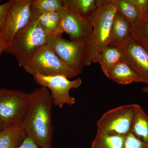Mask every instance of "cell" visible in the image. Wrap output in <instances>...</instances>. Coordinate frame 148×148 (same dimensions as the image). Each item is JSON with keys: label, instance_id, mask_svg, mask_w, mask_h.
Masks as SVG:
<instances>
[{"label": "cell", "instance_id": "obj_1", "mask_svg": "<svg viewBox=\"0 0 148 148\" xmlns=\"http://www.w3.org/2000/svg\"><path fill=\"white\" fill-rule=\"evenodd\" d=\"M53 106L50 91L47 88L41 86L31 92L21 126L27 137L40 148L53 146Z\"/></svg>", "mask_w": 148, "mask_h": 148}, {"label": "cell", "instance_id": "obj_2", "mask_svg": "<svg viewBox=\"0 0 148 148\" xmlns=\"http://www.w3.org/2000/svg\"><path fill=\"white\" fill-rule=\"evenodd\" d=\"M116 12L111 0H104L90 21L91 34L86 40V66H90L110 44L113 20Z\"/></svg>", "mask_w": 148, "mask_h": 148}, {"label": "cell", "instance_id": "obj_3", "mask_svg": "<svg viewBox=\"0 0 148 148\" xmlns=\"http://www.w3.org/2000/svg\"><path fill=\"white\" fill-rule=\"evenodd\" d=\"M51 36L40 26L37 14L32 12L29 23L16 34L4 52L12 56L22 67L39 48L47 44Z\"/></svg>", "mask_w": 148, "mask_h": 148}, {"label": "cell", "instance_id": "obj_4", "mask_svg": "<svg viewBox=\"0 0 148 148\" xmlns=\"http://www.w3.org/2000/svg\"><path fill=\"white\" fill-rule=\"evenodd\" d=\"M22 68L32 76L61 75L71 79L79 74L61 61L47 44L39 48Z\"/></svg>", "mask_w": 148, "mask_h": 148}, {"label": "cell", "instance_id": "obj_5", "mask_svg": "<svg viewBox=\"0 0 148 148\" xmlns=\"http://www.w3.org/2000/svg\"><path fill=\"white\" fill-rule=\"evenodd\" d=\"M31 93L0 88V127L2 130L21 124L29 105Z\"/></svg>", "mask_w": 148, "mask_h": 148}, {"label": "cell", "instance_id": "obj_6", "mask_svg": "<svg viewBox=\"0 0 148 148\" xmlns=\"http://www.w3.org/2000/svg\"><path fill=\"white\" fill-rule=\"evenodd\" d=\"M47 45L69 68L79 74L82 72L86 66V40H69L62 36H52Z\"/></svg>", "mask_w": 148, "mask_h": 148}, {"label": "cell", "instance_id": "obj_7", "mask_svg": "<svg viewBox=\"0 0 148 148\" xmlns=\"http://www.w3.org/2000/svg\"><path fill=\"white\" fill-rule=\"evenodd\" d=\"M33 77L37 84L49 90L53 106L61 108L65 105L71 106L75 104V99L71 96L70 92L72 89L78 88L81 86L82 81L80 78L70 80L67 77L61 75H37Z\"/></svg>", "mask_w": 148, "mask_h": 148}, {"label": "cell", "instance_id": "obj_8", "mask_svg": "<svg viewBox=\"0 0 148 148\" xmlns=\"http://www.w3.org/2000/svg\"><path fill=\"white\" fill-rule=\"evenodd\" d=\"M32 1H12L0 32V40L5 49L10 44L16 34L30 21L32 14Z\"/></svg>", "mask_w": 148, "mask_h": 148}, {"label": "cell", "instance_id": "obj_9", "mask_svg": "<svg viewBox=\"0 0 148 148\" xmlns=\"http://www.w3.org/2000/svg\"><path fill=\"white\" fill-rule=\"evenodd\" d=\"M133 114L134 104L107 111L97 122V132L125 137L130 132Z\"/></svg>", "mask_w": 148, "mask_h": 148}, {"label": "cell", "instance_id": "obj_10", "mask_svg": "<svg viewBox=\"0 0 148 148\" xmlns=\"http://www.w3.org/2000/svg\"><path fill=\"white\" fill-rule=\"evenodd\" d=\"M125 61L148 86V52L131 37L119 46Z\"/></svg>", "mask_w": 148, "mask_h": 148}, {"label": "cell", "instance_id": "obj_11", "mask_svg": "<svg viewBox=\"0 0 148 148\" xmlns=\"http://www.w3.org/2000/svg\"><path fill=\"white\" fill-rule=\"evenodd\" d=\"M61 12V29L63 34L66 33L74 40L87 39L92 31L90 21L65 7Z\"/></svg>", "mask_w": 148, "mask_h": 148}, {"label": "cell", "instance_id": "obj_12", "mask_svg": "<svg viewBox=\"0 0 148 148\" xmlns=\"http://www.w3.org/2000/svg\"><path fill=\"white\" fill-rule=\"evenodd\" d=\"M63 5L71 10L90 22L104 0H61Z\"/></svg>", "mask_w": 148, "mask_h": 148}, {"label": "cell", "instance_id": "obj_13", "mask_svg": "<svg viewBox=\"0 0 148 148\" xmlns=\"http://www.w3.org/2000/svg\"><path fill=\"white\" fill-rule=\"evenodd\" d=\"M132 27V24L116 11L113 20L110 45L119 46L124 43L130 36Z\"/></svg>", "mask_w": 148, "mask_h": 148}, {"label": "cell", "instance_id": "obj_14", "mask_svg": "<svg viewBox=\"0 0 148 148\" xmlns=\"http://www.w3.org/2000/svg\"><path fill=\"white\" fill-rule=\"evenodd\" d=\"M107 77L118 84L127 85L132 83L142 82L139 75L125 62L122 61L116 65Z\"/></svg>", "mask_w": 148, "mask_h": 148}, {"label": "cell", "instance_id": "obj_15", "mask_svg": "<svg viewBox=\"0 0 148 148\" xmlns=\"http://www.w3.org/2000/svg\"><path fill=\"white\" fill-rule=\"evenodd\" d=\"M123 55L120 47L110 45L98 56L95 63L100 64L103 73L108 77L113 68L123 61Z\"/></svg>", "mask_w": 148, "mask_h": 148}, {"label": "cell", "instance_id": "obj_16", "mask_svg": "<svg viewBox=\"0 0 148 148\" xmlns=\"http://www.w3.org/2000/svg\"><path fill=\"white\" fill-rule=\"evenodd\" d=\"M26 137L21 124L9 126L0 131V148H16Z\"/></svg>", "mask_w": 148, "mask_h": 148}, {"label": "cell", "instance_id": "obj_17", "mask_svg": "<svg viewBox=\"0 0 148 148\" xmlns=\"http://www.w3.org/2000/svg\"><path fill=\"white\" fill-rule=\"evenodd\" d=\"M130 132L148 145V115L138 104H134Z\"/></svg>", "mask_w": 148, "mask_h": 148}, {"label": "cell", "instance_id": "obj_18", "mask_svg": "<svg viewBox=\"0 0 148 148\" xmlns=\"http://www.w3.org/2000/svg\"><path fill=\"white\" fill-rule=\"evenodd\" d=\"M37 18L40 26L49 35L52 36L63 34L61 29V11L37 14Z\"/></svg>", "mask_w": 148, "mask_h": 148}, {"label": "cell", "instance_id": "obj_19", "mask_svg": "<svg viewBox=\"0 0 148 148\" xmlns=\"http://www.w3.org/2000/svg\"><path fill=\"white\" fill-rule=\"evenodd\" d=\"M111 2L117 11L132 25L140 20V12L136 6L130 0H111Z\"/></svg>", "mask_w": 148, "mask_h": 148}, {"label": "cell", "instance_id": "obj_20", "mask_svg": "<svg viewBox=\"0 0 148 148\" xmlns=\"http://www.w3.org/2000/svg\"><path fill=\"white\" fill-rule=\"evenodd\" d=\"M125 137L97 132L90 148H123Z\"/></svg>", "mask_w": 148, "mask_h": 148}, {"label": "cell", "instance_id": "obj_21", "mask_svg": "<svg viewBox=\"0 0 148 148\" xmlns=\"http://www.w3.org/2000/svg\"><path fill=\"white\" fill-rule=\"evenodd\" d=\"M130 37L148 52V18H141L132 25Z\"/></svg>", "mask_w": 148, "mask_h": 148}, {"label": "cell", "instance_id": "obj_22", "mask_svg": "<svg viewBox=\"0 0 148 148\" xmlns=\"http://www.w3.org/2000/svg\"><path fill=\"white\" fill-rule=\"evenodd\" d=\"M64 8L61 0H32V12L38 15L42 14L60 12Z\"/></svg>", "mask_w": 148, "mask_h": 148}, {"label": "cell", "instance_id": "obj_23", "mask_svg": "<svg viewBox=\"0 0 148 148\" xmlns=\"http://www.w3.org/2000/svg\"><path fill=\"white\" fill-rule=\"evenodd\" d=\"M123 148H148V145L130 132L125 137Z\"/></svg>", "mask_w": 148, "mask_h": 148}, {"label": "cell", "instance_id": "obj_24", "mask_svg": "<svg viewBox=\"0 0 148 148\" xmlns=\"http://www.w3.org/2000/svg\"><path fill=\"white\" fill-rule=\"evenodd\" d=\"M138 8L140 13V18L145 17L148 10V0H130Z\"/></svg>", "mask_w": 148, "mask_h": 148}, {"label": "cell", "instance_id": "obj_25", "mask_svg": "<svg viewBox=\"0 0 148 148\" xmlns=\"http://www.w3.org/2000/svg\"><path fill=\"white\" fill-rule=\"evenodd\" d=\"M12 1L13 0H10L0 4V32L2 29L7 14L12 3Z\"/></svg>", "mask_w": 148, "mask_h": 148}, {"label": "cell", "instance_id": "obj_26", "mask_svg": "<svg viewBox=\"0 0 148 148\" xmlns=\"http://www.w3.org/2000/svg\"><path fill=\"white\" fill-rule=\"evenodd\" d=\"M16 148H40L30 138L26 137L23 143ZM46 148H53V146Z\"/></svg>", "mask_w": 148, "mask_h": 148}, {"label": "cell", "instance_id": "obj_27", "mask_svg": "<svg viewBox=\"0 0 148 148\" xmlns=\"http://www.w3.org/2000/svg\"><path fill=\"white\" fill-rule=\"evenodd\" d=\"M5 49V48L4 47L2 43L1 42V40H0V56L1 55L3 52H4Z\"/></svg>", "mask_w": 148, "mask_h": 148}, {"label": "cell", "instance_id": "obj_28", "mask_svg": "<svg viewBox=\"0 0 148 148\" xmlns=\"http://www.w3.org/2000/svg\"><path fill=\"white\" fill-rule=\"evenodd\" d=\"M142 91H143V92H145V93H148V86H147L143 87V89H142Z\"/></svg>", "mask_w": 148, "mask_h": 148}, {"label": "cell", "instance_id": "obj_29", "mask_svg": "<svg viewBox=\"0 0 148 148\" xmlns=\"http://www.w3.org/2000/svg\"><path fill=\"white\" fill-rule=\"evenodd\" d=\"M148 18V11L147 12V14H146L145 17L144 18Z\"/></svg>", "mask_w": 148, "mask_h": 148}, {"label": "cell", "instance_id": "obj_30", "mask_svg": "<svg viewBox=\"0 0 148 148\" xmlns=\"http://www.w3.org/2000/svg\"><path fill=\"white\" fill-rule=\"evenodd\" d=\"M1 0H0V3H1Z\"/></svg>", "mask_w": 148, "mask_h": 148}, {"label": "cell", "instance_id": "obj_31", "mask_svg": "<svg viewBox=\"0 0 148 148\" xmlns=\"http://www.w3.org/2000/svg\"><path fill=\"white\" fill-rule=\"evenodd\" d=\"M1 130H2L1 129V127H0V131H1Z\"/></svg>", "mask_w": 148, "mask_h": 148}]
</instances>
